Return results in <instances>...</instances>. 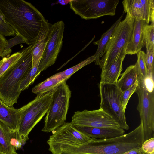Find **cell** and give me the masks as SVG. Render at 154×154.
<instances>
[{
  "instance_id": "6da1fadb",
  "label": "cell",
  "mask_w": 154,
  "mask_h": 154,
  "mask_svg": "<svg viewBox=\"0 0 154 154\" xmlns=\"http://www.w3.org/2000/svg\"><path fill=\"white\" fill-rule=\"evenodd\" d=\"M0 13L6 23L29 46L45 38L50 23L31 3L0 0Z\"/></svg>"
},
{
  "instance_id": "7a4b0ae2",
  "label": "cell",
  "mask_w": 154,
  "mask_h": 154,
  "mask_svg": "<svg viewBox=\"0 0 154 154\" xmlns=\"http://www.w3.org/2000/svg\"><path fill=\"white\" fill-rule=\"evenodd\" d=\"M144 142L142 124L129 133L107 139L92 138L81 145L65 147L58 154H123L135 148L141 147Z\"/></svg>"
},
{
  "instance_id": "3957f363",
  "label": "cell",
  "mask_w": 154,
  "mask_h": 154,
  "mask_svg": "<svg viewBox=\"0 0 154 154\" xmlns=\"http://www.w3.org/2000/svg\"><path fill=\"white\" fill-rule=\"evenodd\" d=\"M33 44L23 49L20 58L0 76V99L9 106L17 103L21 82L32 69Z\"/></svg>"
},
{
  "instance_id": "277c9868",
  "label": "cell",
  "mask_w": 154,
  "mask_h": 154,
  "mask_svg": "<svg viewBox=\"0 0 154 154\" xmlns=\"http://www.w3.org/2000/svg\"><path fill=\"white\" fill-rule=\"evenodd\" d=\"M53 90L37 96L20 108V116L17 132L23 144L29 139L30 132L48 110L52 100Z\"/></svg>"
},
{
  "instance_id": "5b68a950",
  "label": "cell",
  "mask_w": 154,
  "mask_h": 154,
  "mask_svg": "<svg viewBox=\"0 0 154 154\" xmlns=\"http://www.w3.org/2000/svg\"><path fill=\"white\" fill-rule=\"evenodd\" d=\"M134 21V19L126 15L115 28L100 60L99 66L102 70L108 68L117 56L125 57L127 46L133 33Z\"/></svg>"
},
{
  "instance_id": "8992f818",
  "label": "cell",
  "mask_w": 154,
  "mask_h": 154,
  "mask_svg": "<svg viewBox=\"0 0 154 154\" xmlns=\"http://www.w3.org/2000/svg\"><path fill=\"white\" fill-rule=\"evenodd\" d=\"M71 95V91L66 81L53 89L51 103L46 114L42 131L51 132L66 122Z\"/></svg>"
},
{
  "instance_id": "52a82bcc",
  "label": "cell",
  "mask_w": 154,
  "mask_h": 154,
  "mask_svg": "<svg viewBox=\"0 0 154 154\" xmlns=\"http://www.w3.org/2000/svg\"><path fill=\"white\" fill-rule=\"evenodd\" d=\"M138 81L137 109L143 126L144 141L154 137V84L146 83L144 80Z\"/></svg>"
},
{
  "instance_id": "ba28073f",
  "label": "cell",
  "mask_w": 154,
  "mask_h": 154,
  "mask_svg": "<svg viewBox=\"0 0 154 154\" xmlns=\"http://www.w3.org/2000/svg\"><path fill=\"white\" fill-rule=\"evenodd\" d=\"M100 102V108L110 116L120 128L128 130L129 128L122 108L120 98L122 92L116 84L103 83L99 84Z\"/></svg>"
},
{
  "instance_id": "9c48e42d",
  "label": "cell",
  "mask_w": 154,
  "mask_h": 154,
  "mask_svg": "<svg viewBox=\"0 0 154 154\" xmlns=\"http://www.w3.org/2000/svg\"><path fill=\"white\" fill-rule=\"evenodd\" d=\"M119 0H71L70 8L86 20L97 19L116 14Z\"/></svg>"
},
{
  "instance_id": "30bf717a",
  "label": "cell",
  "mask_w": 154,
  "mask_h": 154,
  "mask_svg": "<svg viewBox=\"0 0 154 154\" xmlns=\"http://www.w3.org/2000/svg\"><path fill=\"white\" fill-rule=\"evenodd\" d=\"M65 24L62 21L50 23L46 36L44 52L38 66L36 76L55 63L61 49Z\"/></svg>"
},
{
  "instance_id": "8fae6325",
  "label": "cell",
  "mask_w": 154,
  "mask_h": 154,
  "mask_svg": "<svg viewBox=\"0 0 154 154\" xmlns=\"http://www.w3.org/2000/svg\"><path fill=\"white\" fill-rule=\"evenodd\" d=\"M52 132L47 142L49 150L52 153L62 147L84 144L91 139L77 130L70 122H66Z\"/></svg>"
},
{
  "instance_id": "7c38bea8",
  "label": "cell",
  "mask_w": 154,
  "mask_h": 154,
  "mask_svg": "<svg viewBox=\"0 0 154 154\" xmlns=\"http://www.w3.org/2000/svg\"><path fill=\"white\" fill-rule=\"evenodd\" d=\"M70 122L75 127L120 128L118 124L102 109L75 112Z\"/></svg>"
},
{
  "instance_id": "4fadbf2b",
  "label": "cell",
  "mask_w": 154,
  "mask_h": 154,
  "mask_svg": "<svg viewBox=\"0 0 154 154\" xmlns=\"http://www.w3.org/2000/svg\"><path fill=\"white\" fill-rule=\"evenodd\" d=\"M122 3L124 13L134 20L154 23V0H124Z\"/></svg>"
},
{
  "instance_id": "5bb4252c",
  "label": "cell",
  "mask_w": 154,
  "mask_h": 154,
  "mask_svg": "<svg viewBox=\"0 0 154 154\" xmlns=\"http://www.w3.org/2000/svg\"><path fill=\"white\" fill-rule=\"evenodd\" d=\"M23 145L17 131L11 130L0 122V151L7 154H16Z\"/></svg>"
},
{
  "instance_id": "9a60e30c",
  "label": "cell",
  "mask_w": 154,
  "mask_h": 154,
  "mask_svg": "<svg viewBox=\"0 0 154 154\" xmlns=\"http://www.w3.org/2000/svg\"><path fill=\"white\" fill-rule=\"evenodd\" d=\"M147 24L143 20H134L133 33L126 50V54H137L145 45L143 29Z\"/></svg>"
},
{
  "instance_id": "2e32d148",
  "label": "cell",
  "mask_w": 154,
  "mask_h": 154,
  "mask_svg": "<svg viewBox=\"0 0 154 154\" xmlns=\"http://www.w3.org/2000/svg\"><path fill=\"white\" fill-rule=\"evenodd\" d=\"M88 137L92 138L107 139L116 137L124 134L125 131L120 128L75 127Z\"/></svg>"
},
{
  "instance_id": "e0dca14e",
  "label": "cell",
  "mask_w": 154,
  "mask_h": 154,
  "mask_svg": "<svg viewBox=\"0 0 154 154\" xmlns=\"http://www.w3.org/2000/svg\"><path fill=\"white\" fill-rule=\"evenodd\" d=\"M20 116V108L9 106L0 99V122L11 130L17 131Z\"/></svg>"
},
{
  "instance_id": "ac0fdd59",
  "label": "cell",
  "mask_w": 154,
  "mask_h": 154,
  "mask_svg": "<svg viewBox=\"0 0 154 154\" xmlns=\"http://www.w3.org/2000/svg\"><path fill=\"white\" fill-rule=\"evenodd\" d=\"M125 57L120 55L107 69L102 70L100 82L106 84H116L122 70V63Z\"/></svg>"
},
{
  "instance_id": "d6986e66",
  "label": "cell",
  "mask_w": 154,
  "mask_h": 154,
  "mask_svg": "<svg viewBox=\"0 0 154 154\" xmlns=\"http://www.w3.org/2000/svg\"><path fill=\"white\" fill-rule=\"evenodd\" d=\"M120 76L121 78L116 84L123 92L138 81V73L135 64L128 67Z\"/></svg>"
},
{
  "instance_id": "ffe728a7",
  "label": "cell",
  "mask_w": 154,
  "mask_h": 154,
  "mask_svg": "<svg viewBox=\"0 0 154 154\" xmlns=\"http://www.w3.org/2000/svg\"><path fill=\"white\" fill-rule=\"evenodd\" d=\"M123 16V14H122L119 17L109 29L103 34L99 40L94 42L93 44L94 45H98L97 50L94 55L95 59L94 61L96 65L99 66L100 58L102 57L103 56L106 45L115 28L121 21Z\"/></svg>"
},
{
  "instance_id": "44dd1931",
  "label": "cell",
  "mask_w": 154,
  "mask_h": 154,
  "mask_svg": "<svg viewBox=\"0 0 154 154\" xmlns=\"http://www.w3.org/2000/svg\"><path fill=\"white\" fill-rule=\"evenodd\" d=\"M63 82L56 73L35 86L32 92L37 96L39 95L52 90Z\"/></svg>"
},
{
  "instance_id": "7402d4cb",
  "label": "cell",
  "mask_w": 154,
  "mask_h": 154,
  "mask_svg": "<svg viewBox=\"0 0 154 154\" xmlns=\"http://www.w3.org/2000/svg\"><path fill=\"white\" fill-rule=\"evenodd\" d=\"M95 59L92 55L81 61L76 65L57 73L63 81H66L73 74L85 66L94 61Z\"/></svg>"
},
{
  "instance_id": "603a6c76",
  "label": "cell",
  "mask_w": 154,
  "mask_h": 154,
  "mask_svg": "<svg viewBox=\"0 0 154 154\" xmlns=\"http://www.w3.org/2000/svg\"><path fill=\"white\" fill-rule=\"evenodd\" d=\"M137 60L135 65L138 73V80H144L148 76L146 63V54L140 50L137 54Z\"/></svg>"
},
{
  "instance_id": "cb8c5ba5",
  "label": "cell",
  "mask_w": 154,
  "mask_h": 154,
  "mask_svg": "<svg viewBox=\"0 0 154 154\" xmlns=\"http://www.w3.org/2000/svg\"><path fill=\"white\" fill-rule=\"evenodd\" d=\"M46 41V36L33 44L32 50V66L37 64L39 65L45 46Z\"/></svg>"
},
{
  "instance_id": "d4e9b609",
  "label": "cell",
  "mask_w": 154,
  "mask_h": 154,
  "mask_svg": "<svg viewBox=\"0 0 154 154\" xmlns=\"http://www.w3.org/2000/svg\"><path fill=\"white\" fill-rule=\"evenodd\" d=\"M21 56V52H18L8 57L3 58L0 60V76L17 62Z\"/></svg>"
},
{
  "instance_id": "484cf974",
  "label": "cell",
  "mask_w": 154,
  "mask_h": 154,
  "mask_svg": "<svg viewBox=\"0 0 154 154\" xmlns=\"http://www.w3.org/2000/svg\"><path fill=\"white\" fill-rule=\"evenodd\" d=\"M143 33L146 49L154 50V23L146 24L144 28Z\"/></svg>"
},
{
  "instance_id": "4316f807",
  "label": "cell",
  "mask_w": 154,
  "mask_h": 154,
  "mask_svg": "<svg viewBox=\"0 0 154 154\" xmlns=\"http://www.w3.org/2000/svg\"><path fill=\"white\" fill-rule=\"evenodd\" d=\"M138 85V81L125 91L122 92L120 102L124 111H125L126 106L131 96L137 90Z\"/></svg>"
},
{
  "instance_id": "83f0119b",
  "label": "cell",
  "mask_w": 154,
  "mask_h": 154,
  "mask_svg": "<svg viewBox=\"0 0 154 154\" xmlns=\"http://www.w3.org/2000/svg\"><path fill=\"white\" fill-rule=\"evenodd\" d=\"M7 44L4 50L0 55L2 58L9 56L11 52V48L19 44L25 43L24 40L20 36L17 35L14 37L6 40Z\"/></svg>"
},
{
  "instance_id": "f1b7e54d",
  "label": "cell",
  "mask_w": 154,
  "mask_h": 154,
  "mask_svg": "<svg viewBox=\"0 0 154 154\" xmlns=\"http://www.w3.org/2000/svg\"><path fill=\"white\" fill-rule=\"evenodd\" d=\"M146 63L148 76H154V65L153 57L154 50L146 49Z\"/></svg>"
},
{
  "instance_id": "f546056e",
  "label": "cell",
  "mask_w": 154,
  "mask_h": 154,
  "mask_svg": "<svg viewBox=\"0 0 154 154\" xmlns=\"http://www.w3.org/2000/svg\"><path fill=\"white\" fill-rule=\"evenodd\" d=\"M141 148L146 154H150L154 152V137L144 141L142 144Z\"/></svg>"
},
{
  "instance_id": "4dcf8cb0",
  "label": "cell",
  "mask_w": 154,
  "mask_h": 154,
  "mask_svg": "<svg viewBox=\"0 0 154 154\" xmlns=\"http://www.w3.org/2000/svg\"><path fill=\"white\" fill-rule=\"evenodd\" d=\"M0 25L10 33L12 36L16 35L14 29L6 23L3 16L0 13Z\"/></svg>"
},
{
  "instance_id": "1f68e13d",
  "label": "cell",
  "mask_w": 154,
  "mask_h": 154,
  "mask_svg": "<svg viewBox=\"0 0 154 154\" xmlns=\"http://www.w3.org/2000/svg\"><path fill=\"white\" fill-rule=\"evenodd\" d=\"M6 40L4 36L0 33V56L6 45Z\"/></svg>"
},
{
  "instance_id": "d6a6232c",
  "label": "cell",
  "mask_w": 154,
  "mask_h": 154,
  "mask_svg": "<svg viewBox=\"0 0 154 154\" xmlns=\"http://www.w3.org/2000/svg\"><path fill=\"white\" fill-rule=\"evenodd\" d=\"M123 154H146L144 153L141 147L135 148L128 152Z\"/></svg>"
},
{
  "instance_id": "836d02e7",
  "label": "cell",
  "mask_w": 154,
  "mask_h": 154,
  "mask_svg": "<svg viewBox=\"0 0 154 154\" xmlns=\"http://www.w3.org/2000/svg\"><path fill=\"white\" fill-rule=\"evenodd\" d=\"M0 33L4 36H12V35L0 25Z\"/></svg>"
},
{
  "instance_id": "e575fe53",
  "label": "cell",
  "mask_w": 154,
  "mask_h": 154,
  "mask_svg": "<svg viewBox=\"0 0 154 154\" xmlns=\"http://www.w3.org/2000/svg\"><path fill=\"white\" fill-rule=\"evenodd\" d=\"M71 0H59L57 1L56 4H59L62 5H66L70 2Z\"/></svg>"
},
{
  "instance_id": "d590c367",
  "label": "cell",
  "mask_w": 154,
  "mask_h": 154,
  "mask_svg": "<svg viewBox=\"0 0 154 154\" xmlns=\"http://www.w3.org/2000/svg\"><path fill=\"white\" fill-rule=\"evenodd\" d=\"M0 154H6V153H3L2 152H1L0 151ZM16 154H19L18 153H17Z\"/></svg>"
},
{
  "instance_id": "8d00e7d4",
  "label": "cell",
  "mask_w": 154,
  "mask_h": 154,
  "mask_svg": "<svg viewBox=\"0 0 154 154\" xmlns=\"http://www.w3.org/2000/svg\"></svg>"
},
{
  "instance_id": "74e56055",
  "label": "cell",
  "mask_w": 154,
  "mask_h": 154,
  "mask_svg": "<svg viewBox=\"0 0 154 154\" xmlns=\"http://www.w3.org/2000/svg\"><path fill=\"white\" fill-rule=\"evenodd\" d=\"M154 154V152H153V153H152L151 154Z\"/></svg>"
}]
</instances>
